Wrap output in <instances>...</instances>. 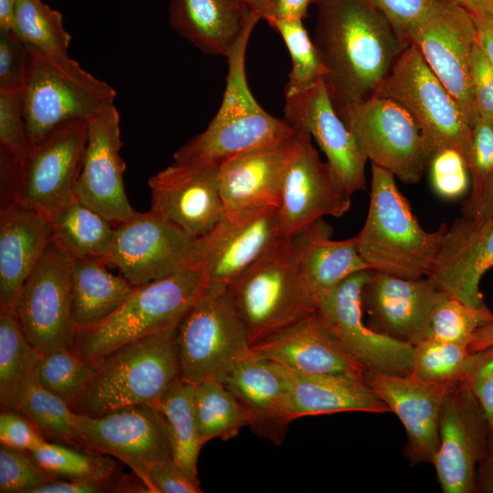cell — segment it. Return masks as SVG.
<instances>
[{"label":"cell","mask_w":493,"mask_h":493,"mask_svg":"<svg viewBox=\"0 0 493 493\" xmlns=\"http://www.w3.org/2000/svg\"><path fill=\"white\" fill-rule=\"evenodd\" d=\"M313 42L323 81L340 115L372 97L408 46L374 0H312Z\"/></svg>","instance_id":"cell-1"},{"label":"cell","mask_w":493,"mask_h":493,"mask_svg":"<svg viewBox=\"0 0 493 493\" xmlns=\"http://www.w3.org/2000/svg\"><path fill=\"white\" fill-rule=\"evenodd\" d=\"M447 226L425 231L394 176L372 164L368 214L355 236L359 254L370 268L404 278L428 277L435 265Z\"/></svg>","instance_id":"cell-2"},{"label":"cell","mask_w":493,"mask_h":493,"mask_svg":"<svg viewBox=\"0 0 493 493\" xmlns=\"http://www.w3.org/2000/svg\"><path fill=\"white\" fill-rule=\"evenodd\" d=\"M177 328L126 343L95 362L93 374L70 405L79 414L154 405L181 377Z\"/></svg>","instance_id":"cell-3"},{"label":"cell","mask_w":493,"mask_h":493,"mask_svg":"<svg viewBox=\"0 0 493 493\" xmlns=\"http://www.w3.org/2000/svg\"><path fill=\"white\" fill-rule=\"evenodd\" d=\"M201 272L190 266L136 286L111 315L87 327H76L71 349L94 362L115 349L176 329L202 295Z\"/></svg>","instance_id":"cell-4"},{"label":"cell","mask_w":493,"mask_h":493,"mask_svg":"<svg viewBox=\"0 0 493 493\" xmlns=\"http://www.w3.org/2000/svg\"><path fill=\"white\" fill-rule=\"evenodd\" d=\"M255 26L243 33L227 57L228 71L221 105L206 129L181 146L176 162L220 166L242 152L295 134L284 119L267 113L254 98L246 79V54Z\"/></svg>","instance_id":"cell-5"},{"label":"cell","mask_w":493,"mask_h":493,"mask_svg":"<svg viewBox=\"0 0 493 493\" xmlns=\"http://www.w3.org/2000/svg\"><path fill=\"white\" fill-rule=\"evenodd\" d=\"M27 47L29 67L22 103L30 145L66 122L88 121L114 104L117 92L113 87L70 57L55 58Z\"/></svg>","instance_id":"cell-6"},{"label":"cell","mask_w":493,"mask_h":493,"mask_svg":"<svg viewBox=\"0 0 493 493\" xmlns=\"http://www.w3.org/2000/svg\"><path fill=\"white\" fill-rule=\"evenodd\" d=\"M227 290L252 347L317 309L297 269L288 236L243 271Z\"/></svg>","instance_id":"cell-7"},{"label":"cell","mask_w":493,"mask_h":493,"mask_svg":"<svg viewBox=\"0 0 493 493\" xmlns=\"http://www.w3.org/2000/svg\"><path fill=\"white\" fill-rule=\"evenodd\" d=\"M372 96L389 99L409 113L431 156L442 149L454 148L463 155L470 171L472 129L455 98L413 45L403 50Z\"/></svg>","instance_id":"cell-8"},{"label":"cell","mask_w":493,"mask_h":493,"mask_svg":"<svg viewBox=\"0 0 493 493\" xmlns=\"http://www.w3.org/2000/svg\"><path fill=\"white\" fill-rule=\"evenodd\" d=\"M181 378L196 385L222 382L252 354L248 331L228 290L201 295L177 327Z\"/></svg>","instance_id":"cell-9"},{"label":"cell","mask_w":493,"mask_h":493,"mask_svg":"<svg viewBox=\"0 0 493 493\" xmlns=\"http://www.w3.org/2000/svg\"><path fill=\"white\" fill-rule=\"evenodd\" d=\"M283 236L278 207L226 210L196 238L187 266L201 272L202 295L220 293Z\"/></svg>","instance_id":"cell-10"},{"label":"cell","mask_w":493,"mask_h":493,"mask_svg":"<svg viewBox=\"0 0 493 493\" xmlns=\"http://www.w3.org/2000/svg\"><path fill=\"white\" fill-rule=\"evenodd\" d=\"M340 116L372 164L404 184L422 179L431 155L419 128L399 104L372 96L350 105Z\"/></svg>","instance_id":"cell-11"},{"label":"cell","mask_w":493,"mask_h":493,"mask_svg":"<svg viewBox=\"0 0 493 493\" xmlns=\"http://www.w3.org/2000/svg\"><path fill=\"white\" fill-rule=\"evenodd\" d=\"M477 30L471 15L450 0H438L405 37L455 98L471 129L479 117L471 59Z\"/></svg>","instance_id":"cell-12"},{"label":"cell","mask_w":493,"mask_h":493,"mask_svg":"<svg viewBox=\"0 0 493 493\" xmlns=\"http://www.w3.org/2000/svg\"><path fill=\"white\" fill-rule=\"evenodd\" d=\"M72 261L51 240L22 286L13 310L26 338L43 354L72 346Z\"/></svg>","instance_id":"cell-13"},{"label":"cell","mask_w":493,"mask_h":493,"mask_svg":"<svg viewBox=\"0 0 493 493\" xmlns=\"http://www.w3.org/2000/svg\"><path fill=\"white\" fill-rule=\"evenodd\" d=\"M72 429L73 446L116 457L145 486L148 467L173 458L164 418L154 405L127 407L97 416L75 413Z\"/></svg>","instance_id":"cell-14"},{"label":"cell","mask_w":493,"mask_h":493,"mask_svg":"<svg viewBox=\"0 0 493 493\" xmlns=\"http://www.w3.org/2000/svg\"><path fill=\"white\" fill-rule=\"evenodd\" d=\"M88 121L66 122L30 145L22 161L18 205L48 218L76 198Z\"/></svg>","instance_id":"cell-15"},{"label":"cell","mask_w":493,"mask_h":493,"mask_svg":"<svg viewBox=\"0 0 493 493\" xmlns=\"http://www.w3.org/2000/svg\"><path fill=\"white\" fill-rule=\"evenodd\" d=\"M196 237L149 210L135 212L114 226L107 264L140 286L169 276L187 266Z\"/></svg>","instance_id":"cell-16"},{"label":"cell","mask_w":493,"mask_h":493,"mask_svg":"<svg viewBox=\"0 0 493 493\" xmlns=\"http://www.w3.org/2000/svg\"><path fill=\"white\" fill-rule=\"evenodd\" d=\"M489 456V425L466 382L446 394L439 417V446L433 466L444 493H475L478 467Z\"/></svg>","instance_id":"cell-17"},{"label":"cell","mask_w":493,"mask_h":493,"mask_svg":"<svg viewBox=\"0 0 493 493\" xmlns=\"http://www.w3.org/2000/svg\"><path fill=\"white\" fill-rule=\"evenodd\" d=\"M372 270L363 269L346 278L320 301L316 312L366 370L409 375L414 346L380 334L362 320V289Z\"/></svg>","instance_id":"cell-18"},{"label":"cell","mask_w":493,"mask_h":493,"mask_svg":"<svg viewBox=\"0 0 493 493\" xmlns=\"http://www.w3.org/2000/svg\"><path fill=\"white\" fill-rule=\"evenodd\" d=\"M120 113L111 105L88 120V139L75 195L114 226L130 218L131 207L123 183L126 164Z\"/></svg>","instance_id":"cell-19"},{"label":"cell","mask_w":493,"mask_h":493,"mask_svg":"<svg viewBox=\"0 0 493 493\" xmlns=\"http://www.w3.org/2000/svg\"><path fill=\"white\" fill-rule=\"evenodd\" d=\"M446 295L429 277L404 278L372 270L361 299L370 329L414 346L430 335L434 310Z\"/></svg>","instance_id":"cell-20"},{"label":"cell","mask_w":493,"mask_h":493,"mask_svg":"<svg viewBox=\"0 0 493 493\" xmlns=\"http://www.w3.org/2000/svg\"><path fill=\"white\" fill-rule=\"evenodd\" d=\"M151 209L198 238L226 212L219 166L176 162L149 178Z\"/></svg>","instance_id":"cell-21"},{"label":"cell","mask_w":493,"mask_h":493,"mask_svg":"<svg viewBox=\"0 0 493 493\" xmlns=\"http://www.w3.org/2000/svg\"><path fill=\"white\" fill-rule=\"evenodd\" d=\"M283 119L291 128L316 141L328 163L351 194L365 190L368 159L336 111L323 79L307 90L285 96Z\"/></svg>","instance_id":"cell-22"},{"label":"cell","mask_w":493,"mask_h":493,"mask_svg":"<svg viewBox=\"0 0 493 493\" xmlns=\"http://www.w3.org/2000/svg\"><path fill=\"white\" fill-rule=\"evenodd\" d=\"M363 378L403 424L406 433L404 452L410 465L433 464L439 446L442 404L456 385L436 384L411 374L393 375L372 370H366Z\"/></svg>","instance_id":"cell-23"},{"label":"cell","mask_w":493,"mask_h":493,"mask_svg":"<svg viewBox=\"0 0 493 493\" xmlns=\"http://www.w3.org/2000/svg\"><path fill=\"white\" fill-rule=\"evenodd\" d=\"M351 196L305 133L283 184L278 215L284 235L289 236L325 215L342 216L351 207Z\"/></svg>","instance_id":"cell-24"},{"label":"cell","mask_w":493,"mask_h":493,"mask_svg":"<svg viewBox=\"0 0 493 493\" xmlns=\"http://www.w3.org/2000/svg\"><path fill=\"white\" fill-rule=\"evenodd\" d=\"M305 132L237 154L219 166L220 192L226 210L279 207L288 170Z\"/></svg>","instance_id":"cell-25"},{"label":"cell","mask_w":493,"mask_h":493,"mask_svg":"<svg viewBox=\"0 0 493 493\" xmlns=\"http://www.w3.org/2000/svg\"><path fill=\"white\" fill-rule=\"evenodd\" d=\"M492 267L493 215L480 221L461 216L447 226L428 277L443 293L479 308L487 306L479 282Z\"/></svg>","instance_id":"cell-26"},{"label":"cell","mask_w":493,"mask_h":493,"mask_svg":"<svg viewBox=\"0 0 493 493\" xmlns=\"http://www.w3.org/2000/svg\"><path fill=\"white\" fill-rule=\"evenodd\" d=\"M252 353L299 373L363 377L366 371L316 311L253 346Z\"/></svg>","instance_id":"cell-27"},{"label":"cell","mask_w":493,"mask_h":493,"mask_svg":"<svg viewBox=\"0 0 493 493\" xmlns=\"http://www.w3.org/2000/svg\"><path fill=\"white\" fill-rule=\"evenodd\" d=\"M222 383L247 411L248 426L259 435L280 444L290 423L289 371L252 353L235 366Z\"/></svg>","instance_id":"cell-28"},{"label":"cell","mask_w":493,"mask_h":493,"mask_svg":"<svg viewBox=\"0 0 493 493\" xmlns=\"http://www.w3.org/2000/svg\"><path fill=\"white\" fill-rule=\"evenodd\" d=\"M332 234L320 218L289 236L297 269L317 308L346 278L370 268L359 254L356 236L332 240Z\"/></svg>","instance_id":"cell-29"},{"label":"cell","mask_w":493,"mask_h":493,"mask_svg":"<svg viewBox=\"0 0 493 493\" xmlns=\"http://www.w3.org/2000/svg\"><path fill=\"white\" fill-rule=\"evenodd\" d=\"M261 17L238 0H171L172 28L207 55L227 58L240 37Z\"/></svg>","instance_id":"cell-30"},{"label":"cell","mask_w":493,"mask_h":493,"mask_svg":"<svg viewBox=\"0 0 493 493\" xmlns=\"http://www.w3.org/2000/svg\"><path fill=\"white\" fill-rule=\"evenodd\" d=\"M51 240L50 223L41 214L20 205L0 213V309L14 310Z\"/></svg>","instance_id":"cell-31"},{"label":"cell","mask_w":493,"mask_h":493,"mask_svg":"<svg viewBox=\"0 0 493 493\" xmlns=\"http://www.w3.org/2000/svg\"><path fill=\"white\" fill-rule=\"evenodd\" d=\"M288 371V417L290 422L303 416L340 412H390L363 377Z\"/></svg>","instance_id":"cell-32"},{"label":"cell","mask_w":493,"mask_h":493,"mask_svg":"<svg viewBox=\"0 0 493 493\" xmlns=\"http://www.w3.org/2000/svg\"><path fill=\"white\" fill-rule=\"evenodd\" d=\"M97 258L72 261L71 288L76 327L97 324L118 309L135 289L123 276L110 273Z\"/></svg>","instance_id":"cell-33"},{"label":"cell","mask_w":493,"mask_h":493,"mask_svg":"<svg viewBox=\"0 0 493 493\" xmlns=\"http://www.w3.org/2000/svg\"><path fill=\"white\" fill-rule=\"evenodd\" d=\"M52 240L70 257L104 260L110 252L114 225L77 198L48 218Z\"/></svg>","instance_id":"cell-34"},{"label":"cell","mask_w":493,"mask_h":493,"mask_svg":"<svg viewBox=\"0 0 493 493\" xmlns=\"http://www.w3.org/2000/svg\"><path fill=\"white\" fill-rule=\"evenodd\" d=\"M43 353L23 333L12 309H0V404L18 410Z\"/></svg>","instance_id":"cell-35"},{"label":"cell","mask_w":493,"mask_h":493,"mask_svg":"<svg viewBox=\"0 0 493 493\" xmlns=\"http://www.w3.org/2000/svg\"><path fill=\"white\" fill-rule=\"evenodd\" d=\"M194 385L181 377L154 404L162 413L169 435L173 459L194 479L201 441L194 403Z\"/></svg>","instance_id":"cell-36"},{"label":"cell","mask_w":493,"mask_h":493,"mask_svg":"<svg viewBox=\"0 0 493 493\" xmlns=\"http://www.w3.org/2000/svg\"><path fill=\"white\" fill-rule=\"evenodd\" d=\"M194 403L202 443L236 437L249 425L247 411L219 381L209 380L194 385Z\"/></svg>","instance_id":"cell-37"},{"label":"cell","mask_w":493,"mask_h":493,"mask_svg":"<svg viewBox=\"0 0 493 493\" xmlns=\"http://www.w3.org/2000/svg\"><path fill=\"white\" fill-rule=\"evenodd\" d=\"M11 30L25 44L51 58H69L71 37L63 16L42 0H17Z\"/></svg>","instance_id":"cell-38"},{"label":"cell","mask_w":493,"mask_h":493,"mask_svg":"<svg viewBox=\"0 0 493 493\" xmlns=\"http://www.w3.org/2000/svg\"><path fill=\"white\" fill-rule=\"evenodd\" d=\"M28 453L54 478L106 480L116 477L118 468L108 455L54 442L47 441Z\"/></svg>","instance_id":"cell-39"},{"label":"cell","mask_w":493,"mask_h":493,"mask_svg":"<svg viewBox=\"0 0 493 493\" xmlns=\"http://www.w3.org/2000/svg\"><path fill=\"white\" fill-rule=\"evenodd\" d=\"M473 352L467 346L428 336L414 346L411 375L443 385L465 382Z\"/></svg>","instance_id":"cell-40"},{"label":"cell","mask_w":493,"mask_h":493,"mask_svg":"<svg viewBox=\"0 0 493 493\" xmlns=\"http://www.w3.org/2000/svg\"><path fill=\"white\" fill-rule=\"evenodd\" d=\"M267 23L280 35L291 58L285 96L307 90L323 79L320 56L303 20L271 19Z\"/></svg>","instance_id":"cell-41"},{"label":"cell","mask_w":493,"mask_h":493,"mask_svg":"<svg viewBox=\"0 0 493 493\" xmlns=\"http://www.w3.org/2000/svg\"><path fill=\"white\" fill-rule=\"evenodd\" d=\"M94 369L95 362L83 359L71 348L61 349L43 354L36 380L70 406L88 385Z\"/></svg>","instance_id":"cell-42"},{"label":"cell","mask_w":493,"mask_h":493,"mask_svg":"<svg viewBox=\"0 0 493 493\" xmlns=\"http://www.w3.org/2000/svg\"><path fill=\"white\" fill-rule=\"evenodd\" d=\"M43 434L54 443L73 445L75 413L60 397L43 388L35 380L18 408Z\"/></svg>","instance_id":"cell-43"},{"label":"cell","mask_w":493,"mask_h":493,"mask_svg":"<svg viewBox=\"0 0 493 493\" xmlns=\"http://www.w3.org/2000/svg\"><path fill=\"white\" fill-rule=\"evenodd\" d=\"M491 322L493 312L488 306L472 307L446 295L434 310L429 336L468 348L474 333Z\"/></svg>","instance_id":"cell-44"},{"label":"cell","mask_w":493,"mask_h":493,"mask_svg":"<svg viewBox=\"0 0 493 493\" xmlns=\"http://www.w3.org/2000/svg\"><path fill=\"white\" fill-rule=\"evenodd\" d=\"M54 479L27 451L1 445L0 492L33 493L36 488Z\"/></svg>","instance_id":"cell-45"},{"label":"cell","mask_w":493,"mask_h":493,"mask_svg":"<svg viewBox=\"0 0 493 493\" xmlns=\"http://www.w3.org/2000/svg\"><path fill=\"white\" fill-rule=\"evenodd\" d=\"M428 166L431 184L437 195L452 200L466 194L470 173L465 158L457 150L446 148L435 152Z\"/></svg>","instance_id":"cell-46"},{"label":"cell","mask_w":493,"mask_h":493,"mask_svg":"<svg viewBox=\"0 0 493 493\" xmlns=\"http://www.w3.org/2000/svg\"><path fill=\"white\" fill-rule=\"evenodd\" d=\"M0 148L21 161L29 151L22 90H0Z\"/></svg>","instance_id":"cell-47"},{"label":"cell","mask_w":493,"mask_h":493,"mask_svg":"<svg viewBox=\"0 0 493 493\" xmlns=\"http://www.w3.org/2000/svg\"><path fill=\"white\" fill-rule=\"evenodd\" d=\"M29 67V49L12 30L0 28V90H22Z\"/></svg>","instance_id":"cell-48"},{"label":"cell","mask_w":493,"mask_h":493,"mask_svg":"<svg viewBox=\"0 0 493 493\" xmlns=\"http://www.w3.org/2000/svg\"><path fill=\"white\" fill-rule=\"evenodd\" d=\"M465 382L477 399L488 419L489 456L493 455V345L473 352Z\"/></svg>","instance_id":"cell-49"},{"label":"cell","mask_w":493,"mask_h":493,"mask_svg":"<svg viewBox=\"0 0 493 493\" xmlns=\"http://www.w3.org/2000/svg\"><path fill=\"white\" fill-rule=\"evenodd\" d=\"M0 442L8 447L30 452L47 440L39 429L20 411L2 410L0 414Z\"/></svg>","instance_id":"cell-50"},{"label":"cell","mask_w":493,"mask_h":493,"mask_svg":"<svg viewBox=\"0 0 493 493\" xmlns=\"http://www.w3.org/2000/svg\"><path fill=\"white\" fill-rule=\"evenodd\" d=\"M150 493H201L198 479L193 478L173 458L152 463L147 470Z\"/></svg>","instance_id":"cell-51"},{"label":"cell","mask_w":493,"mask_h":493,"mask_svg":"<svg viewBox=\"0 0 493 493\" xmlns=\"http://www.w3.org/2000/svg\"><path fill=\"white\" fill-rule=\"evenodd\" d=\"M473 164L469 171L477 193L493 175V121L478 117L472 127Z\"/></svg>","instance_id":"cell-52"},{"label":"cell","mask_w":493,"mask_h":493,"mask_svg":"<svg viewBox=\"0 0 493 493\" xmlns=\"http://www.w3.org/2000/svg\"><path fill=\"white\" fill-rule=\"evenodd\" d=\"M386 18L406 44L405 37L433 9L438 0H374Z\"/></svg>","instance_id":"cell-53"},{"label":"cell","mask_w":493,"mask_h":493,"mask_svg":"<svg viewBox=\"0 0 493 493\" xmlns=\"http://www.w3.org/2000/svg\"><path fill=\"white\" fill-rule=\"evenodd\" d=\"M471 74L479 117L493 121V66L478 38L472 53Z\"/></svg>","instance_id":"cell-54"},{"label":"cell","mask_w":493,"mask_h":493,"mask_svg":"<svg viewBox=\"0 0 493 493\" xmlns=\"http://www.w3.org/2000/svg\"><path fill=\"white\" fill-rule=\"evenodd\" d=\"M22 161L0 148V213L18 205Z\"/></svg>","instance_id":"cell-55"},{"label":"cell","mask_w":493,"mask_h":493,"mask_svg":"<svg viewBox=\"0 0 493 493\" xmlns=\"http://www.w3.org/2000/svg\"><path fill=\"white\" fill-rule=\"evenodd\" d=\"M462 216L480 221L493 215V175L461 205Z\"/></svg>","instance_id":"cell-56"},{"label":"cell","mask_w":493,"mask_h":493,"mask_svg":"<svg viewBox=\"0 0 493 493\" xmlns=\"http://www.w3.org/2000/svg\"><path fill=\"white\" fill-rule=\"evenodd\" d=\"M312 0H276L269 16L271 19H299L303 20L308 12V7Z\"/></svg>","instance_id":"cell-57"},{"label":"cell","mask_w":493,"mask_h":493,"mask_svg":"<svg viewBox=\"0 0 493 493\" xmlns=\"http://www.w3.org/2000/svg\"><path fill=\"white\" fill-rule=\"evenodd\" d=\"M471 16L477 30L478 41L493 66V14Z\"/></svg>","instance_id":"cell-58"},{"label":"cell","mask_w":493,"mask_h":493,"mask_svg":"<svg viewBox=\"0 0 493 493\" xmlns=\"http://www.w3.org/2000/svg\"><path fill=\"white\" fill-rule=\"evenodd\" d=\"M475 493H493V455H490L477 468Z\"/></svg>","instance_id":"cell-59"},{"label":"cell","mask_w":493,"mask_h":493,"mask_svg":"<svg viewBox=\"0 0 493 493\" xmlns=\"http://www.w3.org/2000/svg\"><path fill=\"white\" fill-rule=\"evenodd\" d=\"M493 345V322L479 328L468 344L471 352L479 351Z\"/></svg>","instance_id":"cell-60"},{"label":"cell","mask_w":493,"mask_h":493,"mask_svg":"<svg viewBox=\"0 0 493 493\" xmlns=\"http://www.w3.org/2000/svg\"><path fill=\"white\" fill-rule=\"evenodd\" d=\"M467 10L471 16L493 14V0H450Z\"/></svg>","instance_id":"cell-61"},{"label":"cell","mask_w":493,"mask_h":493,"mask_svg":"<svg viewBox=\"0 0 493 493\" xmlns=\"http://www.w3.org/2000/svg\"><path fill=\"white\" fill-rule=\"evenodd\" d=\"M249 11L257 14L261 19L266 20L272 10L276 0H238Z\"/></svg>","instance_id":"cell-62"},{"label":"cell","mask_w":493,"mask_h":493,"mask_svg":"<svg viewBox=\"0 0 493 493\" xmlns=\"http://www.w3.org/2000/svg\"><path fill=\"white\" fill-rule=\"evenodd\" d=\"M17 0H0V28L11 30Z\"/></svg>","instance_id":"cell-63"}]
</instances>
